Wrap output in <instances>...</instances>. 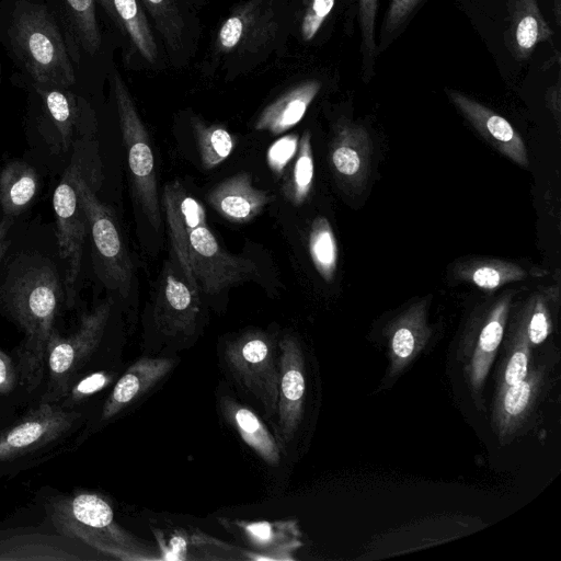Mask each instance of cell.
<instances>
[{
    "label": "cell",
    "instance_id": "5",
    "mask_svg": "<svg viewBox=\"0 0 561 561\" xmlns=\"http://www.w3.org/2000/svg\"><path fill=\"white\" fill-rule=\"evenodd\" d=\"M110 82L127 152L134 196L151 226L159 230L161 209L149 135L129 89L116 69L111 72Z\"/></svg>",
    "mask_w": 561,
    "mask_h": 561
},
{
    "label": "cell",
    "instance_id": "32",
    "mask_svg": "<svg viewBox=\"0 0 561 561\" xmlns=\"http://www.w3.org/2000/svg\"><path fill=\"white\" fill-rule=\"evenodd\" d=\"M309 253L311 261L325 282H331L337 265V244L330 221L325 217H317L309 233Z\"/></svg>",
    "mask_w": 561,
    "mask_h": 561
},
{
    "label": "cell",
    "instance_id": "2",
    "mask_svg": "<svg viewBox=\"0 0 561 561\" xmlns=\"http://www.w3.org/2000/svg\"><path fill=\"white\" fill-rule=\"evenodd\" d=\"M60 300L56 273L47 266L33 267L19 277L9 290L12 313L25 332L16 351L19 379L28 391L43 380L47 343Z\"/></svg>",
    "mask_w": 561,
    "mask_h": 561
},
{
    "label": "cell",
    "instance_id": "31",
    "mask_svg": "<svg viewBox=\"0 0 561 561\" xmlns=\"http://www.w3.org/2000/svg\"><path fill=\"white\" fill-rule=\"evenodd\" d=\"M46 112L57 128L65 148L69 146L72 130L79 118L78 99L68 89L35 84Z\"/></svg>",
    "mask_w": 561,
    "mask_h": 561
},
{
    "label": "cell",
    "instance_id": "4",
    "mask_svg": "<svg viewBox=\"0 0 561 561\" xmlns=\"http://www.w3.org/2000/svg\"><path fill=\"white\" fill-rule=\"evenodd\" d=\"M51 519L62 534L121 560H152L142 545L114 519L111 505L94 493H77L51 502Z\"/></svg>",
    "mask_w": 561,
    "mask_h": 561
},
{
    "label": "cell",
    "instance_id": "34",
    "mask_svg": "<svg viewBox=\"0 0 561 561\" xmlns=\"http://www.w3.org/2000/svg\"><path fill=\"white\" fill-rule=\"evenodd\" d=\"M379 0H356L357 21L360 33L362 75L364 81H369L374 75L377 57L375 39V23Z\"/></svg>",
    "mask_w": 561,
    "mask_h": 561
},
{
    "label": "cell",
    "instance_id": "19",
    "mask_svg": "<svg viewBox=\"0 0 561 561\" xmlns=\"http://www.w3.org/2000/svg\"><path fill=\"white\" fill-rule=\"evenodd\" d=\"M117 26L125 35L129 51L145 68L163 70L164 55L161 54L154 31L140 0H112Z\"/></svg>",
    "mask_w": 561,
    "mask_h": 561
},
{
    "label": "cell",
    "instance_id": "40",
    "mask_svg": "<svg viewBox=\"0 0 561 561\" xmlns=\"http://www.w3.org/2000/svg\"><path fill=\"white\" fill-rule=\"evenodd\" d=\"M413 311L411 314L397 328L392 335V351L401 359L410 357L415 347V332L411 328Z\"/></svg>",
    "mask_w": 561,
    "mask_h": 561
},
{
    "label": "cell",
    "instance_id": "28",
    "mask_svg": "<svg viewBox=\"0 0 561 561\" xmlns=\"http://www.w3.org/2000/svg\"><path fill=\"white\" fill-rule=\"evenodd\" d=\"M60 4L73 41L89 55H95L102 44L95 0H60Z\"/></svg>",
    "mask_w": 561,
    "mask_h": 561
},
{
    "label": "cell",
    "instance_id": "16",
    "mask_svg": "<svg viewBox=\"0 0 561 561\" xmlns=\"http://www.w3.org/2000/svg\"><path fill=\"white\" fill-rule=\"evenodd\" d=\"M322 81L316 77L288 80L256 116L253 128L279 135L296 126L319 95Z\"/></svg>",
    "mask_w": 561,
    "mask_h": 561
},
{
    "label": "cell",
    "instance_id": "10",
    "mask_svg": "<svg viewBox=\"0 0 561 561\" xmlns=\"http://www.w3.org/2000/svg\"><path fill=\"white\" fill-rule=\"evenodd\" d=\"M226 362L234 378L263 405L267 416L277 412L279 365L272 339L251 330L227 344Z\"/></svg>",
    "mask_w": 561,
    "mask_h": 561
},
{
    "label": "cell",
    "instance_id": "42",
    "mask_svg": "<svg viewBox=\"0 0 561 561\" xmlns=\"http://www.w3.org/2000/svg\"><path fill=\"white\" fill-rule=\"evenodd\" d=\"M19 379L18 369L12 359L0 350V394L11 392Z\"/></svg>",
    "mask_w": 561,
    "mask_h": 561
},
{
    "label": "cell",
    "instance_id": "18",
    "mask_svg": "<svg viewBox=\"0 0 561 561\" xmlns=\"http://www.w3.org/2000/svg\"><path fill=\"white\" fill-rule=\"evenodd\" d=\"M273 199L256 188L248 172H240L218 183L207 194L208 204L224 218L233 224H245L256 217Z\"/></svg>",
    "mask_w": 561,
    "mask_h": 561
},
{
    "label": "cell",
    "instance_id": "25",
    "mask_svg": "<svg viewBox=\"0 0 561 561\" xmlns=\"http://www.w3.org/2000/svg\"><path fill=\"white\" fill-rule=\"evenodd\" d=\"M36 171L21 161L8 163L0 173V204L5 216L20 214L37 192Z\"/></svg>",
    "mask_w": 561,
    "mask_h": 561
},
{
    "label": "cell",
    "instance_id": "33",
    "mask_svg": "<svg viewBox=\"0 0 561 561\" xmlns=\"http://www.w3.org/2000/svg\"><path fill=\"white\" fill-rule=\"evenodd\" d=\"M313 172L311 135L309 130H305L299 138L296 158L283 188L291 204L300 205L307 199L312 187Z\"/></svg>",
    "mask_w": 561,
    "mask_h": 561
},
{
    "label": "cell",
    "instance_id": "11",
    "mask_svg": "<svg viewBox=\"0 0 561 561\" xmlns=\"http://www.w3.org/2000/svg\"><path fill=\"white\" fill-rule=\"evenodd\" d=\"M76 164H70L55 188L53 206L56 215V237L61 259L66 261L65 284L69 299L78 278L82 247L87 232V216L75 185Z\"/></svg>",
    "mask_w": 561,
    "mask_h": 561
},
{
    "label": "cell",
    "instance_id": "27",
    "mask_svg": "<svg viewBox=\"0 0 561 561\" xmlns=\"http://www.w3.org/2000/svg\"><path fill=\"white\" fill-rule=\"evenodd\" d=\"M456 277L478 288L495 290L527 278V272L517 264L502 260H473L458 265Z\"/></svg>",
    "mask_w": 561,
    "mask_h": 561
},
{
    "label": "cell",
    "instance_id": "7",
    "mask_svg": "<svg viewBox=\"0 0 561 561\" xmlns=\"http://www.w3.org/2000/svg\"><path fill=\"white\" fill-rule=\"evenodd\" d=\"M73 180L98 254L100 277L107 287L126 297L131 286L133 264L114 215L100 202L77 165Z\"/></svg>",
    "mask_w": 561,
    "mask_h": 561
},
{
    "label": "cell",
    "instance_id": "36",
    "mask_svg": "<svg viewBox=\"0 0 561 561\" xmlns=\"http://www.w3.org/2000/svg\"><path fill=\"white\" fill-rule=\"evenodd\" d=\"M299 137L290 134L278 138L267 150V164L270 169L279 175L286 164L296 156Z\"/></svg>",
    "mask_w": 561,
    "mask_h": 561
},
{
    "label": "cell",
    "instance_id": "24",
    "mask_svg": "<svg viewBox=\"0 0 561 561\" xmlns=\"http://www.w3.org/2000/svg\"><path fill=\"white\" fill-rule=\"evenodd\" d=\"M537 0H516L510 26V47L518 59H527L534 48L552 36Z\"/></svg>",
    "mask_w": 561,
    "mask_h": 561
},
{
    "label": "cell",
    "instance_id": "35",
    "mask_svg": "<svg viewBox=\"0 0 561 561\" xmlns=\"http://www.w3.org/2000/svg\"><path fill=\"white\" fill-rule=\"evenodd\" d=\"M422 0H390L380 28L377 53H382L401 32Z\"/></svg>",
    "mask_w": 561,
    "mask_h": 561
},
{
    "label": "cell",
    "instance_id": "15",
    "mask_svg": "<svg viewBox=\"0 0 561 561\" xmlns=\"http://www.w3.org/2000/svg\"><path fill=\"white\" fill-rule=\"evenodd\" d=\"M279 382L277 415L282 437L288 442L301 416L306 390L304 357L297 339L284 335L279 342Z\"/></svg>",
    "mask_w": 561,
    "mask_h": 561
},
{
    "label": "cell",
    "instance_id": "23",
    "mask_svg": "<svg viewBox=\"0 0 561 561\" xmlns=\"http://www.w3.org/2000/svg\"><path fill=\"white\" fill-rule=\"evenodd\" d=\"M220 405L226 420L236 428L243 442L266 463L278 465L280 460L278 445L260 417L229 397H224Z\"/></svg>",
    "mask_w": 561,
    "mask_h": 561
},
{
    "label": "cell",
    "instance_id": "22",
    "mask_svg": "<svg viewBox=\"0 0 561 561\" xmlns=\"http://www.w3.org/2000/svg\"><path fill=\"white\" fill-rule=\"evenodd\" d=\"M336 0H287L289 45L311 47L320 43Z\"/></svg>",
    "mask_w": 561,
    "mask_h": 561
},
{
    "label": "cell",
    "instance_id": "3",
    "mask_svg": "<svg viewBox=\"0 0 561 561\" xmlns=\"http://www.w3.org/2000/svg\"><path fill=\"white\" fill-rule=\"evenodd\" d=\"M10 35L16 56L35 84L68 89L75 83L64 35L46 7L34 3L19 7Z\"/></svg>",
    "mask_w": 561,
    "mask_h": 561
},
{
    "label": "cell",
    "instance_id": "9",
    "mask_svg": "<svg viewBox=\"0 0 561 561\" xmlns=\"http://www.w3.org/2000/svg\"><path fill=\"white\" fill-rule=\"evenodd\" d=\"M187 256L199 289L209 295L259 275L257 265L252 260L230 254L221 248L207 225L205 210L188 227Z\"/></svg>",
    "mask_w": 561,
    "mask_h": 561
},
{
    "label": "cell",
    "instance_id": "26",
    "mask_svg": "<svg viewBox=\"0 0 561 561\" xmlns=\"http://www.w3.org/2000/svg\"><path fill=\"white\" fill-rule=\"evenodd\" d=\"M511 301L512 295L503 296L491 310L481 330L471 368L472 383L476 387L483 382L493 355L502 341Z\"/></svg>",
    "mask_w": 561,
    "mask_h": 561
},
{
    "label": "cell",
    "instance_id": "29",
    "mask_svg": "<svg viewBox=\"0 0 561 561\" xmlns=\"http://www.w3.org/2000/svg\"><path fill=\"white\" fill-rule=\"evenodd\" d=\"M243 529L253 545L268 553H276V559H289L287 554L301 546L294 522L250 523L244 524Z\"/></svg>",
    "mask_w": 561,
    "mask_h": 561
},
{
    "label": "cell",
    "instance_id": "38",
    "mask_svg": "<svg viewBox=\"0 0 561 561\" xmlns=\"http://www.w3.org/2000/svg\"><path fill=\"white\" fill-rule=\"evenodd\" d=\"M531 394L529 382L522 380L511 385L504 394L503 407L506 414L519 415L527 407Z\"/></svg>",
    "mask_w": 561,
    "mask_h": 561
},
{
    "label": "cell",
    "instance_id": "21",
    "mask_svg": "<svg viewBox=\"0 0 561 561\" xmlns=\"http://www.w3.org/2000/svg\"><path fill=\"white\" fill-rule=\"evenodd\" d=\"M172 365L173 360L170 358L145 357L129 366L105 401L102 420L113 417L147 392L170 371Z\"/></svg>",
    "mask_w": 561,
    "mask_h": 561
},
{
    "label": "cell",
    "instance_id": "17",
    "mask_svg": "<svg viewBox=\"0 0 561 561\" xmlns=\"http://www.w3.org/2000/svg\"><path fill=\"white\" fill-rule=\"evenodd\" d=\"M164 210L172 252L187 282L196 289L195 280L188 264L187 231L192 222L204 211L203 205L194 198L179 181L165 184L162 194Z\"/></svg>",
    "mask_w": 561,
    "mask_h": 561
},
{
    "label": "cell",
    "instance_id": "12",
    "mask_svg": "<svg viewBox=\"0 0 561 561\" xmlns=\"http://www.w3.org/2000/svg\"><path fill=\"white\" fill-rule=\"evenodd\" d=\"M80 414L42 401L23 419L0 434V463L46 446L71 430Z\"/></svg>",
    "mask_w": 561,
    "mask_h": 561
},
{
    "label": "cell",
    "instance_id": "1",
    "mask_svg": "<svg viewBox=\"0 0 561 561\" xmlns=\"http://www.w3.org/2000/svg\"><path fill=\"white\" fill-rule=\"evenodd\" d=\"M289 53L287 0H240L211 34L199 72L233 81Z\"/></svg>",
    "mask_w": 561,
    "mask_h": 561
},
{
    "label": "cell",
    "instance_id": "8",
    "mask_svg": "<svg viewBox=\"0 0 561 561\" xmlns=\"http://www.w3.org/2000/svg\"><path fill=\"white\" fill-rule=\"evenodd\" d=\"M162 45L165 60L175 70L196 57L203 34V18L209 0H140Z\"/></svg>",
    "mask_w": 561,
    "mask_h": 561
},
{
    "label": "cell",
    "instance_id": "41",
    "mask_svg": "<svg viewBox=\"0 0 561 561\" xmlns=\"http://www.w3.org/2000/svg\"><path fill=\"white\" fill-rule=\"evenodd\" d=\"M527 355L525 343L513 353L505 370L506 385L511 386L525 379L528 367Z\"/></svg>",
    "mask_w": 561,
    "mask_h": 561
},
{
    "label": "cell",
    "instance_id": "30",
    "mask_svg": "<svg viewBox=\"0 0 561 561\" xmlns=\"http://www.w3.org/2000/svg\"><path fill=\"white\" fill-rule=\"evenodd\" d=\"M190 124L205 170L214 169L230 156L234 139L224 126L208 124L198 116H191Z\"/></svg>",
    "mask_w": 561,
    "mask_h": 561
},
{
    "label": "cell",
    "instance_id": "43",
    "mask_svg": "<svg viewBox=\"0 0 561 561\" xmlns=\"http://www.w3.org/2000/svg\"><path fill=\"white\" fill-rule=\"evenodd\" d=\"M547 104L553 112L556 119L559 122L560 115V81H557L556 85L551 87L547 92Z\"/></svg>",
    "mask_w": 561,
    "mask_h": 561
},
{
    "label": "cell",
    "instance_id": "6",
    "mask_svg": "<svg viewBox=\"0 0 561 561\" xmlns=\"http://www.w3.org/2000/svg\"><path fill=\"white\" fill-rule=\"evenodd\" d=\"M112 305V299H107L83 314L79 328L68 337L60 336L55 330L51 332L46 354L48 383L43 401L54 403L68 394L76 373L101 342Z\"/></svg>",
    "mask_w": 561,
    "mask_h": 561
},
{
    "label": "cell",
    "instance_id": "44",
    "mask_svg": "<svg viewBox=\"0 0 561 561\" xmlns=\"http://www.w3.org/2000/svg\"><path fill=\"white\" fill-rule=\"evenodd\" d=\"M100 4L103 7L107 15L111 18V20L117 25V19L114 11L113 2L112 0H98Z\"/></svg>",
    "mask_w": 561,
    "mask_h": 561
},
{
    "label": "cell",
    "instance_id": "46",
    "mask_svg": "<svg viewBox=\"0 0 561 561\" xmlns=\"http://www.w3.org/2000/svg\"><path fill=\"white\" fill-rule=\"evenodd\" d=\"M556 12H557V21L560 23V2L559 0L556 1Z\"/></svg>",
    "mask_w": 561,
    "mask_h": 561
},
{
    "label": "cell",
    "instance_id": "45",
    "mask_svg": "<svg viewBox=\"0 0 561 561\" xmlns=\"http://www.w3.org/2000/svg\"><path fill=\"white\" fill-rule=\"evenodd\" d=\"M13 220L11 217H5L3 220L0 221V250L4 240V237L11 227Z\"/></svg>",
    "mask_w": 561,
    "mask_h": 561
},
{
    "label": "cell",
    "instance_id": "20",
    "mask_svg": "<svg viewBox=\"0 0 561 561\" xmlns=\"http://www.w3.org/2000/svg\"><path fill=\"white\" fill-rule=\"evenodd\" d=\"M369 149V138L363 127L339 122L330 148V161L335 174L346 183H360L368 170Z\"/></svg>",
    "mask_w": 561,
    "mask_h": 561
},
{
    "label": "cell",
    "instance_id": "39",
    "mask_svg": "<svg viewBox=\"0 0 561 561\" xmlns=\"http://www.w3.org/2000/svg\"><path fill=\"white\" fill-rule=\"evenodd\" d=\"M111 379L112 377L104 371L90 374L69 389L67 396L72 402H78L106 387Z\"/></svg>",
    "mask_w": 561,
    "mask_h": 561
},
{
    "label": "cell",
    "instance_id": "13",
    "mask_svg": "<svg viewBox=\"0 0 561 561\" xmlns=\"http://www.w3.org/2000/svg\"><path fill=\"white\" fill-rule=\"evenodd\" d=\"M201 314L199 290L168 263L158 286L153 320L167 335H191L195 332Z\"/></svg>",
    "mask_w": 561,
    "mask_h": 561
},
{
    "label": "cell",
    "instance_id": "14",
    "mask_svg": "<svg viewBox=\"0 0 561 561\" xmlns=\"http://www.w3.org/2000/svg\"><path fill=\"white\" fill-rule=\"evenodd\" d=\"M445 91L455 107L492 147L516 164L528 168L525 141L507 119L459 91Z\"/></svg>",
    "mask_w": 561,
    "mask_h": 561
},
{
    "label": "cell",
    "instance_id": "37",
    "mask_svg": "<svg viewBox=\"0 0 561 561\" xmlns=\"http://www.w3.org/2000/svg\"><path fill=\"white\" fill-rule=\"evenodd\" d=\"M550 332V320L546 302L537 298L527 327V335L531 343L539 344L546 340Z\"/></svg>",
    "mask_w": 561,
    "mask_h": 561
}]
</instances>
